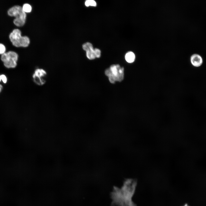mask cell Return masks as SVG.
<instances>
[{
    "mask_svg": "<svg viewBox=\"0 0 206 206\" xmlns=\"http://www.w3.org/2000/svg\"><path fill=\"white\" fill-rule=\"evenodd\" d=\"M125 58L127 62L131 63L134 61L135 59V55L133 52L129 51L126 54Z\"/></svg>",
    "mask_w": 206,
    "mask_h": 206,
    "instance_id": "8",
    "label": "cell"
},
{
    "mask_svg": "<svg viewBox=\"0 0 206 206\" xmlns=\"http://www.w3.org/2000/svg\"><path fill=\"white\" fill-rule=\"evenodd\" d=\"M2 86L1 84H0V92H1V90L2 89Z\"/></svg>",
    "mask_w": 206,
    "mask_h": 206,
    "instance_id": "16",
    "label": "cell"
},
{
    "mask_svg": "<svg viewBox=\"0 0 206 206\" xmlns=\"http://www.w3.org/2000/svg\"><path fill=\"white\" fill-rule=\"evenodd\" d=\"M8 14L15 17L13 23L16 26H22L25 23L26 15L21 7L17 5L11 7L8 10Z\"/></svg>",
    "mask_w": 206,
    "mask_h": 206,
    "instance_id": "3",
    "label": "cell"
},
{
    "mask_svg": "<svg viewBox=\"0 0 206 206\" xmlns=\"http://www.w3.org/2000/svg\"><path fill=\"white\" fill-rule=\"evenodd\" d=\"M22 8L23 11L25 12H30L32 9L31 6L28 3L24 4Z\"/></svg>",
    "mask_w": 206,
    "mask_h": 206,
    "instance_id": "11",
    "label": "cell"
},
{
    "mask_svg": "<svg viewBox=\"0 0 206 206\" xmlns=\"http://www.w3.org/2000/svg\"><path fill=\"white\" fill-rule=\"evenodd\" d=\"M85 4L86 7L92 6L95 7L96 6V2L93 0H87L85 2Z\"/></svg>",
    "mask_w": 206,
    "mask_h": 206,
    "instance_id": "12",
    "label": "cell"
},
{
    "mask_svg": "<svg viewBox=\"0 0 206 206\" xmlns=\"http://www.w3.org/2000/svg\"><path fill=\"white\" fill-rule=\"evenodd\" d=\"M82 48L86 52L92 50L94 48L92 44L89 42H87L82 45Z\"/></svg>",
    "mask_w": 206,
    "mask_h": 206,
    "instance_id": "9",
    "label": "cell"
},
{
    "mask_svg": "<svg viewBox=\"0 0 206 206\" xmlns=\"http://www.w3.org/2000/svg\"><path fill=\"white\" fill-rule=\"evenodd\" d=\"M18 55L15 52L9 51L2 55L1 59L7 68H14L17 66Z\"/></svg>",
    "mask_w": 206,
    "mask_h": 206,
    "instance_id": "5",
    "label": "cell"
},
{
    "mask_svg": "<svg viewBox=\"0 0 206 206\" xmlns=\"http://www.w3.org/2000/svg\"><path fill=\"white\" fill-rule=\"evenodd\" d=\"M1 79L4 83H6L7 81V78L6 76L4 75H1Z\"/></svg>",
    "mask_w": 206,
    "mask_h": 206,
    "instance_id": "15",
    "label": "cell"
},
{
    "mask_svg": "<svg viewBox=\"0 0 206 206\" xmlns=\"http://www.w3.org/2000/svg\"><path fill=\"white\" fill-rule=\"evenodd\" d=\"M94 54L96 58H99L101 56V52L99 49L95 48L94 49Z\"/></svg>",
    "mask_w": 206,
    "mask_h": 206,
    "instance_id": "13",
    "label": "cell"
},
{
    "mask_svg": "<svg viewBox=\"0 0 206 206\" xmlns=\"http://www.w3.org/2000/svg\"><path fill=\"white\" fill-rule=\"evenodd\" d=\"M6 48L3 44L0 43V54H3L5 53Z\"/></svg>",
    "mask_w": 206,
    "mask_h": 206,
    "instance_id": "14",
    "label": "cell"
},
{
    "mask_svg": "<svg viewBox=\"0 0 206 206\" xmlns=\"http://www.w3.org/2000/svg\"><path fill=\"white\" fill-rule=\"evenodd\" d=\"M9 37L13 45L16 47H27L30 43L29 38L27 36H21V31L17 29L13 30Z\"/></svg>",
    "mask_w": 206,
    "mask_h": 206,
    "instance_id": "4",
    "label": "cell"
},
{
    "mask_svg": "<svg viewBox=\"0 0 206 206\" xmlns=\"http://www.w3.org/2000/svg\"><path fill=\"white\" fill-rule=\"evenodd\" d=\"M110 82L114 84L116 82H121L124 78V68L119 64H113L105 71Z\"/></svg>",
    "mask_w": 206,
    "mask_h": 206,
    "instance_id": "2",
    "label": "cell"
},
{
    "mask_svg": "<svg viewBox=\"0 0 206 206\" xmlns=\"http://www.w3.org/2000/svg\"><path fill=\"white\" fill-rule=\"evenodd\" d=\"M190 62L193 66L198 67L202 64L203 60L200 55L195 54H193L191 57Z\"/></svg>",
    "mask_w": 206,
    "mask_h": 206,
    "instance_id": "7",
    "label": "cell"
},
{
    "mask_svg": "<svg viewBox=\"0 0 206 206\" xmlns=\"http://www.w3.org/2000/svg\"><path fill=\"white\" fill-rule=\"evenodd\" d=\"M137 181L135 179H126L120 188L114 186L110 193L111 206H136L132 200L135 191Z\"/></svg>",
    "mask_w": 206,
    "mask_h": 206,
    "instance_id": "1",
    "label": "cell"
},
{
    "mask_svg": "<svg viewBox=\"0 0 206 206\" xmlns=\"http://www.w3.org/2000/svg\"><path fill=\"white\" fill-rule=\"evenodd\" d=\"M94 49L86 52V57L89 60H93L96 58L94 54Z\"/></svg>",
    "mask_w": 206,
    "mask_h": 206,
    "instance_id": "10",
    "label": "cell"
},
{
    "mask_svg": "<svg viewBox=\"0 0 206 206\" xmlns=\"http://www.w3.org/2000/svg\"><path fill=\"white\" fill-rule=\"evenodd\" d=\"M184 206H188L187 204H186Z\"/></svg>",
    "mask_w": 206,
    "mask_h": 206,
    "instance_id": "18",
    "label": "cell"
},
{
    "mask_svg": "<svg viewBox=\"0 0 206 206\" xmlns=\"http://www.w3.org/2000/svg\"><path fill=\"white\" fill-rule=\"evenodd\" d=\"M46 71L43 69L37 68L34 71L32 76L33 80L36 84L41 86L46 82Z\"/></svg>",
    "mask_w": 206,
    "mask_h": 206,
    "instance_id": "6",
    "label": "cell"
},
{
    "mask_svg": "<svg viewBox=\"0 0 206 206\" xmlns=\"http://www.w3.org/2000/svg\"><path fill=\"white\" fill-rule=\"evenodd\" d=\"M1 75H0V82L1 81Z\"/></svg>",
    "mask_w": 206,
    "mask_h": 206,
    "instance_id": "17",
    "label": "cell"
}]
</instances>
